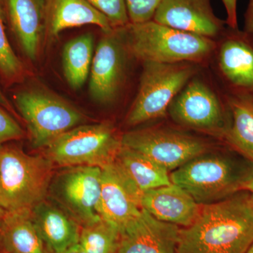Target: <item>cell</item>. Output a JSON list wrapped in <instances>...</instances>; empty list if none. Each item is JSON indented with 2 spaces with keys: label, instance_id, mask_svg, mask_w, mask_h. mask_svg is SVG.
I'll list each match as a JSON object with an SVG mask.
<instances>
[{
  "label": "cell",
  "instance_id": "9",
  "mask_svg": "<svg viewBox=\"0 0 253 253\" xmlns=\"http://www.w3.org/2000/svg\"><path fill=\"white\" fill-rule=\"evenodd\" d=\"M123 146L141 153L166 168L174 170L193 158L207 152V143L196 136L162 127L127 131Z\"/></svg>",
  "mask_w": 253,
  "mask_h": 253
},
{
  "label": "cell",
  "instance_id": "21",
  "mask_svg": "<svg viewBox=\"0 0 253 253\" xmlns=\"http://www.w3.org/2000/svg\"><path fill=\"white\" fill-rule=\"evenodd\" d=\"M0 242L5 253H50L37 230L30 211H4Z\"/></svg>",
  "mask_w": 253,
  "mask_h": 253
},
{
  "label": "cell",
  "instance_id": "13",
  "mask_svg": "<svg viewBox=\"0 0 253 253\" xmlns=\"http://www.w3.org/2000/svg\"><path fill=\"white\" fill-rule=\"evenodd\" d=\"M153 21L211 39L224 33L226 25L214 14L211 0H163Z\"/></svg>",
  "mask_w": 253,
  "mask_h": 253
},
{
  "label": "cell",
  "instance_id": "25",
  "mask_svg": "<svg viewBox=\"0 0 253 253\" xmlns=\"http://www.w3.org/2000/svg\"><path fill=\"white\" fill-rule=\"evenodd\" d=\"M4 16L2 5L0 4V76L6 84H12L23 81L26 68L8 41Z\"/></svg>",
  "mask_w": 253,
  "mask_h": 253
},
{
  "label": "cell",
  "instance_id": "23",
  "mask_svg": "<svg viewBox=\"0 0 253 253\" xmlns=\"http://www.w3.org/2000/svg\"><path fill=\"white\" fill-rule=\"evenodd\" d=\"M94 56V37L88 33L68 41L62 52L63 71L68 85L74 90L84 85L90 73Z\"/></svg>",
  "mask_w": 253,
  "mask_h": 253
},
{
  "label": "cell",
  "instance_id": "3",
  "mask_svg": "<svg viewBox=\"0 0 253 253\" xmlns=\"http://www.w3.org/2000/svg\"><path fill=\"white\" fill-rule=\"evenodd\" d=\"M128 53L143 62H201L216 48L211 38L150 21L123 27Z\"/></svg>",
  "mask_w": 253,
  "mask_h": 253
},
{
  "label": "cell",
  "instance_id": "12",
  "mask_svg": "<svg viewBox=\"0 0 253 253\" xmlns=\"http://www.w3.org/2000/svg\"><path fill=\"white\" fill-rule=\"evenodd\" d=\"M142 193L114 161L102 168L100 215L121 230L140 214Z\"/></svg>",
  "mask_w": 253,
  "mask_h": 253
},
{
  "label": "cell",
  "instance_id": "6",
  "mask_svg": "<svg viewBox=\"0 0 253 253\" xmlns=\"http://www.w3.org/2000/svg\"><path fill=\"white\" fill-rule=\"evenodd\" d=\"M196 72L192 63L144 62L139 91L126 116V124L136 126L165 116Z\"/></svg>",
  "mask_w": 253,
  "mask_h": 253
},
{
  "label": "cell",
  "instance_id": "22",
  "mask_svg": "<svg viewBox=\"0 0 253 253\" xmlns=\"http://www.w3.org/2000/svg\"><path fill=\"white\" fill-rule=\"evenodd\" d=\"M115 162L142 192L172 184L166 168L139 151L123 145Z\"/></svg>",
  "mask_w": 253,
  "mask_h": 253
},
{
  "label": "cell",
  "instance_id": "34",
  "mask_svg": "<svg viewBox=\"0 0 253 253\" xmlns=\"http://www.w3.org/2000/svg\"><path fill=\"white\" fill-rule=\"evenodd\" d=\"M4 211L0 208V227L1 226V223H2L3 217H4Z\"/></svg>",
  "mask_w": 253,
  "mask_h": 253
},
{
  "label": "cell",
  "instance_id": "32",
  "mask_svg": "<svg viewBox=\"0 0 253 253\" xmlns=\"http://www.w3.org/2000/svg\"><path fill=\"white\" fill-rule=\"evenodd\" d=\"M64 253H87L86 252L85 250L82 247L81 244H78L74 245V246H71L70 249H68L67 251Z\"/></svg>",
  "mask_w": 253,
  "mask_h": 253
},
{
  "label": "cell",
  "instance_id": "7",
  "mask_svg": "<svg viewBox=\"0 0 253 253\" xmlns=\"http://www.w3.org/2000/svg\"><path fill=\"white\" fill-rule=\"evenodd\" d=\"M14 101L34 147H46L63 133L86 121L84 115L73 105L44 89L19 91L14 95Z\"/></svg>",
  "mask_w": 253,
  "mask_h": 253
},
{
  "label": "cell",
  "instance_id": "5",
  "mask_svg": "<svg viewBox=\"0 0 253 253\" xmlns=\"http://www.w3.org/2000/svg\"><path fill=\"white\" fill-rule=\"evenodd\" d=\"M122 146L111 123L81 125L63 133L45 148V156L61 167L96 166L114 162Z\"/></svg>",
  "mask_w": 253,
  "mask_h": 253
},
{
  "label": "cell",
  "instance_id": "8",
  "mask_svg": "<svg viewBox=\"0 0 253 253\" xmlns=\"http://www.w3.org/2000/svg\"><path fill=\"white\" fill-rule=\"evenodd\" d=\"M102 169L96 166L66 167L50 185L55 201L80 225L97 220L99 214Z\"/></svg>",
  "mask_w": 253,
  "mask_h": 253
},
{
  "label": "cell",
  "instance_id": "17",
  "mask_svg": "<svg viewBox=\"0 0 253 253\" xmlns=\"http://www.w3.org/2000/svg\"><path fill=\"white\" fill-rule=\"evenodd\" d=\"M141 206L158 220L184 228L196 220L201 205L185 190L172 183L144 191Z\"/></svg>",
  "mask_w": 253,
  "mask_h": 253
},
{
  "label": "cell",
  "instance_id": "29",
  "mask_svg": "<svg viewBox=\"0 0 253 253\" xmlns=\"http://www.w3.org/2000/svg\"><path fill=\"white\" fill-rule=\"evenodd\" d=\"M226 13V23L228 27L232 29L239 28L238 25V0H221Z\"/></svg>",
  "mask_w": 253,
  "mask_h": 253
},
{
  "label": "cell",
  "instance_id": "4",
  "mask_svg": "<svg viewBox=\"0 0 253 253\" xmlns=\"http://www.w3.org/2000/svg\"><path fill=\"white\" fill-rule=\"evenodd\" d=\"M54 166L45 156L0 146V208L6 212L32 211L49 193Z\"/></svg>",
  "mask_w": 253,
  "mask_h": 253
},
{
  "label": "cell",
  "instance_id": "26",
  "mask_svg": "<svg viewBox=\"0 0 253 253\" xmlns=\"http://www.w3.org/2000/svg\"><path fill=\"white\" fill-rule=\"evenodd\" d=\"M98 11L102 13L113 28H123L129 24L125 0H88Z\"/></svg>",
  "mask_w": 253,
  "mask_h": 253
},
{
  "label": "cell",
  "instance_id": "19",
  "mask_svg": "<svg viewBox=\"0 0 253 253\" xmlns=\"http://www.w3.org/2000/svg\"><path fill=\"white\" fill-rule=\"evenodd\" d=\"M46 38L54 39L68 28L94 25L108 33L114 29L109 20L88 0H44Z\"/></svg>",
  "mask_w": 253,
  "mask_h": 253
},
{
  "label": "cell",
  "instance_id": "24",
  "mask_svg": "<svg viewBox=\"0 0 253 253\" xmlns=\"http://www.w3.org/2000/svg\"><path fill=\"white\" fill-rule=\"evenodd\" d=\"M121 241V228L104 218L81 226L79 244L87 253H116Z\"/></svg>",
  "mask_w": 253,
  "mask_h": 253
},
{
  "label": "cell",
  "instance_id": "31",
  "mask_svg": "<svg viewBox=\"0 0 253 253\" xmlns=\"http://www.w3.org/2000/svg\"><path fill=\"white\" fill-rule=\"evenodd\" d=\"M0 105L3 107L6 108L8 111L14 112V109L11 107V104H9V101L5 97L4 94L0 91Z\"/></svg>",
  "mask_w": 253,
  "mask_h": 253
},
{
  "label": "cell",
  "instance_id": "1",
  "mask_svg": "<svg viewBox=\"0 0 253 253\" xmlns=\"http://www.w3.org/2000/svg\"><path fill=\"white\" fill-rule=\"evenodd\" d=\"M253 244V204L241 191L201 205L191 225L179 231L177 253H246Z\"/></svg>",
  "mask_w": 253,
  "mask_h": 253
},
{
  "label": "cell",
  "instance_id": "11",
  "mask_svg": "<svg viewBox=\"0 0 253 253\" xmlns=\"http://www.w3.org/2000/svg\"><path fill=\"white\" fill-rule=\"evenodd\" d=\"M169 112L181 126L222 136L229 124L217 94L204 82L194 78L176 95Z\"/></svg>",
  "mask_w": 253,
  "mask_h": 253
},
{
  "label": "cell",
  "instance_id": "10",
  "mask_svg": "<svg viewBox=\"0 0 253 253\" xmlns=\"http://www.w3.org/2000/svg\"><path fill=\"white\" fill-rule=\"evenodd\" d=\"M126 49L123 28L104 33L93 56L89 92L95 102L108 104L116 99L124 80Z\"/></svg>",
  "mask_w": 253,
  "mask_h": 253
},
{
  "label": "cell",
  "instance_id": "35",
  "mask_svg": "<svg viewBox=\"0 0 253 253\" xmlns=\"http://www.w3.org/2000/svg\"><path fill=\"white\" fill-rule=\"evenodd\" d=\"M246 253H253V244H252V246L250 247L249 251H248Z\"/></svg>",
  "mask_w": 253,
  "mask_h": 253
},
{
  "label": "cell",
  "instance_id": "36",
  "mask_svg": "<svg viewBox=\"0 0 253 253\" xmlns=\"http://www.w3.org/2000/svg\"><path fill=\"white\" fill-rule=\"evenodd\" d=\"M3 1H4V0H0V4L1 5H3Z\"/></svg>",
  "mask_w": 253,
  "mask_h": 253
},
{
  "label": "cell",
  "instance_id": "2",
  "mask_svg": "<svg viewBox=\"0 0 253 253\" xmlns=\"http://www.w3.org/2000/svg\"><path fill=\"white\" fill-rule=\"evenodd\" d=\"M253 173V163L249 160L206 152L173 170L169 177L198 204L206 205L244 191Z\"/></svg>",
  "mask_w": 253,
  "mask_h": 253
},
{
  "label": "cell",
  "instance_id": "28",
  "mask_svg": "<svg viewBox=\"0 0 253 253\" xmlns=\"http://www.w3.org/2000/svg\"><path fill=\"white\" fill-rule=\"evenodd\" d=\"M23 136L24 131L19 124L0 108V146L7 141L21 139Z\"/></svg>",
  "mask_w": 253,
  "mask_h": 253
},
{
  "label": "cell",
  "instance_id": "33",
  "mask_svg": "<svg viewBox=\"0 0 253 253\" xmlns=\"http://www.w3.org/2000/svg\"><path fill=\"white\" fill-rule=\"evenodd\" d=\"M244 190L249 193L253 204V173L251 177L250 178L249 181H248L247 184H246V186H245Z\"/></svg>",
  "mask_w": 253,
  "mask_h": 253
},
{
  "label": "cell",
  "instance_id": "20",
  "mask_svg": "<svg viewBox=\"0 0 253 253\" xmlns=\"http://www.w3.org/2000/svg\"><path fill=\"white\" fill-rule=\"evenodd\" d=\"M230 121L224 131L226 142L253 163V94L228 93Z\"/></svg>",
  "mask_w": 253,
  "mask_h": 253
},
{
  "label": "cell",
  "instance_id": "15",
  "mask_svg": "<svg viewBox=\"0 0 253 253\" xmlns=\"http://www.w3.org/2000/svg\"><path fill=\"white\" fill-rule=\"evenodd\" d=\"M224 33L218 63L229 93L253 94V35L229 27Z\"/></svg>",
  "mask_w": 253,
  "mask_h": 253
},
{
  "label": "cell",
  "instance_id": "30",
  "mask_svg": "<svg viewBox=\"0 0 253 253\" xmlns=\"http://www.w3.org/2000/svg\"><path fill=\"white\" fill-rule=\"evenodd\" d=\"M244 31L253 35V0H249L245 12Z\"/></svg>",
  "mask_w": 253,
  "mask_h": 253
},
{
  "label": "cell",
  "instance_id": "27",
  "mask_svg": "<svg viewBox=\"0 0 253 253\" xmlns=\"http://www.w3.org/2000/svg\"><path fill=\"white\" fill-rule=\"evenodd\" d=\"M163 0H125L129 23L152 21Z\"/></svg>",
  "mask_w": 253,
  "mask_h": 253
},
{
  "label": "cell",
  "instance_id": "18",
  "mask_svg": "<svg viewBox=\"0 0 253 253\" xmlns=\"http://www.w3.org/2000/svg\"><path fill=\"white\" fill-rule=\"evenodd\" d=\"M31 212L37 230L50 253H64L79 243L81 226L61 206L44 200Z\"/></svg>",
  "mask_w": 253,
  "mask_h": 253
},
{
  "label": "cell",
  "instance_id": "14",
  "mask_svg": "<svg viewBox=\"0 0 253 253\" xmlns=\"http://www.w3.org/2000/svg\"><path fill=\"white\" fill-rule=\"evenodd\" d=\"M179 226L158 220L146 210L121 229L116 253H177Z\"/></svg>",
  "mask_w": 253,
  "mask_h": 253
},
{
  "label": "cell",
  "instance_id": "16",
  "mask_svg": "<svg viewBox=\"0 0 253 253\" xmlns=\"http://www.w3.org/2000/svg\"><path fill=\"white\" fill-rule=\"evenodd\" d=\"M3 5L23 54L36 61L46 38L44 0H4Z\"/></svg>",
  "mask_w": 253,
  "mask_h": 253
}]
</instances>
